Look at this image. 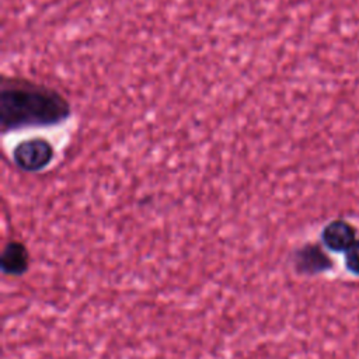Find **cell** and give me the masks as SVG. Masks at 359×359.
I'll return each mask as SVG.
<instances>
[{
	"label": "cell",
	"instance_id": "1",
	"mask_svg": "<svg viewBox=\"0 0 359 359\" xmlns=\"http://www.w3.org/2000/svg\"><path fill=\"white\" fill-rule=\"evenodd\" d=\"M72 115L69 100L56 88L18 76H1L0 128L3 133L53 126Z\"/></svg>",
	"mask_w": 359,
	"mask_h": 359
},
{
	"label": "cell",
	"instance_id": "2",
	"mask_svg": "<svg viewBox=\"0 0 359 359\" xmlns=\"http://www.w3.org/2000/svg\"><path fill=\"white\" fill-rule=\"evenodd\" d=\"M14 164L25 172H38L46 168L55 158L53 144L45 137H29L21 140L13 149Z\"/></svg>",
	"mask_w": 359,
	"mask_h": 359
},
{
	"label": "cell",
	"instance_id": "3",
	"mask_svg": "<svg viewBox=\"0 0 359 359\" xmlns=\"http://www.w3.org/2000/svg\"><path fill=\"white\" fill-rule=\"evenodd\" d=\"M0 266L6 275H24L29 268V251L27 245L18 240L6 243L0 257Z\"/></svg>",
	"mask_w": 359,
	"mask_h": 359
},
{
	"label": "cell",
	"instance_id": "4",
	"mask_svg": "<svg viewBox=\"0 0 359 359\" xmlns=\"http://www.w3.org/2000/svg\"><path fill=\"white\" fill-rule=\"evenodd\" d=\"M321 240L332 251H346L356 241L355 229L345 220H332L323 229Z\"/></svg>",
	"mask_w": 359,
	"mask_h": 359
},
{
	"label": "cell",
	"instance_id": "5",
	"mask_svg": "<svg viewBox=\"0 0 359 359\" xmlns=\"http://www.w3.org/2000/svg\"><path fill=\"white\" fill-rule=\"evenodd\" d=\"M296 268L304 273H314L323 271L330 265L327 255L313 244H307L296 252Z\"/></svg>",
	"mask_w": 359,
	"mask_h": 359
},
{
	"label": "cell",
	"instance_id": "6",
	"mask_svg": "<svg viewBox=\"0 0 359 359\" xmlns=\"http://www.w3.org/2000/svg\"><path fill=\"white\" fill-rule=\"evenodd\" d=\"M345 265L349 272L359 276V240L345 251Z\"/></svg>",
	"mask_w": 359,
	"mask_h": 359
}]
</instances>
